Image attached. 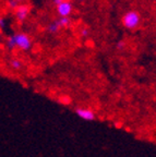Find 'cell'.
<instances>
[{
  "mask_svg": "<svg viewBox=\"0 0 156 157\" xmlns=\"http://www.w3.org/2000/svg\"><path fill=\"white\" fill-rule=\"evenodd\" d=\"M8 26V21L5 17H0V29H5Z\"/></svg>",
  "mask_w": 156,
  "mask_h": 157,
  "instance_id": "8fae6325",
  "label": "cell"
},
{
  "mask_svg": "<svg viewBox=\"0 0 156 157\" xmlns=\"http://www.w3.org/2000/svg\"><path fill=\"white\" fill-rule=\"evenodd\" d=\"M124 47V45H123V43L122 42H119L118 43V45H117V49H119V50H121L122 48Z\"/></svg>",
  "mask_w": 156,
  "mask_h": 157,
  "instance_id": "4fadbf2b",
  "label": "cell"
},
{
  "mask_svg": "<svg viewBox=\"0 0 156 157\" xmlns=\"http://www.w3.org/2000/svg\"><path fill=\"white\" fill-rule=\"evenodd\" d=\"M9 66H10V68L12 69V70H14V71H19V70H21V69L23 68L22 61L19 60V59H11Z\"/></svg>",
  "mask_w": 156,
  "mask_h": 157,
  "instance_id": "52a82bcc",
  "label": "cell"
},
{
  "mask_svg": "<svg viewBox=\"0 0 156 157\" xmlns=\"http://www.w3.org/2000/svg\"><path fill=\"white\" fill-rule=\"evenodd\" d=\"M15 1H17V2H18V3H19V5H20V3L22 2V1H24V0H15Z\"/></svg>",
  "mask_w": 156,
  "mask_h": 157,
  "instance_id": "9a60e30c",
  "label": "cell"
},
{
  "mask_svg": "<svg viewBox=\"0 0 156 157\" xmlns=\"http://www.w3.org/2000/svg\"><path fill=\"white\" fill-rule=\"evenodd\" d=\"M59 23V25H60V29H66V27H69L71 24V20L70 17H60L59 20H57Z\"/></svg>",
  "mask_w": 156,
  "mask_h": 157,
  "instance_id": "ba28073f",
  "label": "cell"
},
{
  "mask_svg": "<svg viewBox=\"0 0 156 157\" xmlns=\"http://www.w3.org/2000/svg\"><path fill=\"white\" fill-rule=\"evenodd\" d=\"M6 47L9 50H14L15 49V43H14V38H13V35H11V36L7 38V40H6Z\"/></svg>",
  "mask_w": 156,
  "mask_h": 157,
  "instance_id": "9c48e42d",
  "label": "cell"
},
{
  "mask_svg": "<svg viewBox=\"0 0 156 157\" xmlns=\"http://www.w3.org/2000/svg\"><path fill=\"white\" fill-rule=\"evenodd\" d=\"M76 1H79V2H83L84 0H76Z\"/></svg>",
  "mask_w": 156,
  "mask_h": 157,
  "instance_id": "2e32d148",
  "label": "cell"
},
{
  "mask_svg": "<svg viewBox=\"0 0 156 157\" xmlns=\"http://www.w3.org/2000/svg\"><path fill=\"white\" fill-rule=\"evenodd\" d=\"M59 29H60V25H59L57 20L47 25V32H48L49 34H56V33L59 32Z\"/></svg>",
  "mask_w": 156,
  "mask_h": 157,
  "instance_id": "8992f818",
  "label": "cell"
},
{
  "mask_svg": "<svg viewBox=\"0 0 156 157\" xmlns=\"http://www.w3.org/2000/svg\"><path fill=\"white\" fill-rule=\"evenodd\" d=\"M0 39H1V36H0Z\"/></svg>",
  "mask_w": 156,
  "mask_h": 157,
  "instance_id": "e0dca14e",
  "label": "cell"
},
{
  "mask_svg": "<svg viewBox=\"0 0 156 157\" xmlns=\"http://www.w3.org/2000/svg\"><path fill=\"white\" fill-rule=\"evenodd\" d=\"M8 6H9L10 9L15 10L18 7H19V3H18L15 0H8Z\"/></svg>",
  "mask_w": 156,
  "mask_h": 157,
  "instance_id": "7c38bea8",
  "label": "cell"
},
{
  "mask_svg": "<svg viewBox=\"0 0 156 157\" xmlns=\"http://www.w3.org/2000/svg\"><path fill=\"white\" fill-rule=\"evenodd\" d=\"M57 13L60 17H69L73 11V6L68 0H64L61 3L56 6Z\"/></svg>",
  "mask_w": 156,
  "mask_h": 157,
  "instance_id": "3957f363",
  "label": "cell"
},
{
  "mask_svg": "<svg viewBox=\"0 0 156 157\" xmlns=\"http://www.w3.org/2000/svg\"><path fill=\"white\" fill-rule=\"evenodd\" d=\"M29 15V7L26 5H19L14 10V17L18 22H25Z\"/></svg>",
  "mask_w": 156,
  "mask_h": 157,
  "instance_id": "277c9868",
  "label": "cell"
},
{
  "mask_svg": "<svg viewBox=\"0 0 156 157\" xmlns=\"http://www.w3.org/2000/svg\"><path fill=\"white\" fill-rule=\"evenodd\" d=\"M64 1V0H53V3H54L55 6H58L59 3H61Z\"/></svg>",
  "mask_w": 156,
  "mask_h": 157,
  "instance_id": "5bb4252c",
  "label": "cell"
},
{
  "mask_svg": "<svg viewBox=\"0 0 156 157\" xmlns=\"http://www.w3.org/2000/svg\"><path fill=\"white\" fill-rule=\"evenodd\" d=\"M76 113L78 117L82 118V119L88 120V121H92L96 118L95 113H94L92 109H90V108H83V107L76 108Z\"/></svg>",
  "mask_w": 156,
  "mask_h": 157,
  "instance_id": "5b68a950",
  "label": "cell"
},
{
  "mask_svg": "<svg viewBox=\"0 0 156 157\" xmlns=\"http://www.w3.org/2000/svg\"><path fill=\"white\" fill-rule=\"evenodd\" d=\"M90 29H88V27H83L82 29L80 31V35L82 37H84V38H86V37L90 36Z\"/></svg>",
  "mask_w": 156,
  "mask_h": 157,
  "instance_id": "30bf717a",
  "label": "cell"
},
{
  "mask_svg": "<svg viewBox=\"0 0 156 157\" xmlns=\"http://www.w3.org/2000/svg\"><path fill=\"white\" fill-rule=\"evenodd\" d=\"M13 35V38H14V43H15V48L22 50V52H29L32 49L33 43L31 37L29 36L25 33H14Z\"/></svg>",
  "mask_w": 156,
  "mask_h": 157,
  "instance_id": "6da1fadb",
  "label": "cell"
},
{
  "mask_svg": "<svg viewBox=\"0 0 156 157\" xmlns=\"http://www.w3.org/2000/svg\"><path fill=\"white\" fill-rule=\"evenodd\" d=\"M141 23V15L137 11H128L122 17V25L127 29H137Z\"/></svg>",
  "mask_w": 156,
  "mask_h": 157,
  "instance_id": "7a4b0ae2",
  "label": "cell"
}]
</instances>
